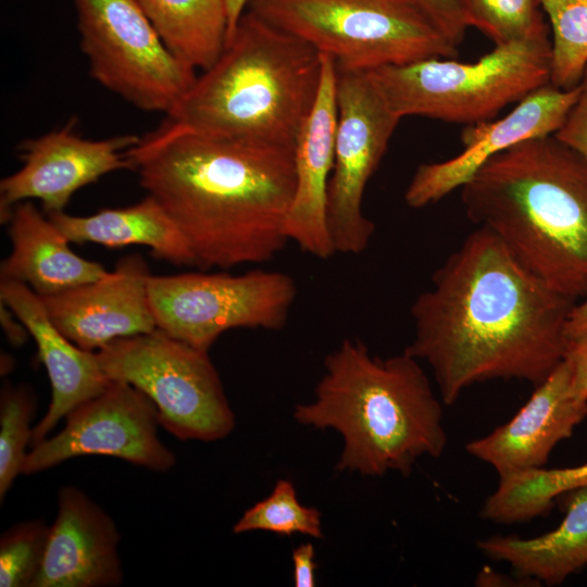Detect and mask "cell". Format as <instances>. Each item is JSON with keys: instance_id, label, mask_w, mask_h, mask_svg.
I'll return each instance as SVG.
<instances>
[{"instance_id": "27", "label": "cell", "mask_w": 587, "mask_h": 587, "mask_svg": "<svg viewBox=\"0 0 587 587\" xmlns=\"http://www.w3.org/2000/svg\"><path fill=\"white\" fill-rule=\"evenodd\" d=\"M34 392L24 385L4 384L0 392V501L5 498L30 446V421L36 412Z\"/></svg>"}, {"instance_id": "19", "label": "cell", "mask_w": 587, "mask_h": 587, "mask_svg": "<svg viewBox=\"0 0 587 587\" xmlns=\"http://www.w3.org/2000/svg\"><path fill=\"white\" fill-rule=\"evenodd\" d=\"M0 301L15 313L34 338L51 383V402L33 427V447L47 438L70 411L101 394L111 379L97 353L79 348L65 337L49 317L41 297L27 285L1 279Z\"/></svg>"}, {"instance_id": "2", "label": "cell", "mask_w": 587, "mask_h": 587, "mask_svg": "<svg viewBox=\"0 0 587 587\" xmlns=\"http://www.w3.org/2000/svg\"><path fill=\"white\" fill-rule=\"evenodd\" d=\"M127 157L199 268L265 263L289 241L295 148L211 137L165 121Z\"/></svg>"}, {"instance_id": "8", "label": "cell", "mask_w": 587, "mask_h": 587, "mask_svg": "<svg viewBox=\"0 0 587 587\" xmlns=\"http://www.w3.org/2000/svg\"><path fill=\"white\" fill-rule=\"evenodd\" d=\"M96 353L111 380L133 385L154 403L160 426L176 438L209 442L233 432L235 415L207 351L157 328Z\"/></svg>"}, {"instance_id": "13", "label": "cell", "mask_w": 587, "mask_h": 587, "mask_svg": "<svg viewBox=\"0 0 587 587\" xmlns=\"http://www.w3.org/2000/svg\"><path fill=\"white\" fill-rule=\"evenodd\" d=\"M139 139L135 135L85 139L68 124L23 141L22 167L0 182L1 223L8 224L14 205L22 201L40 200L46 214L62 212L80 188L108 173L133 171L127 150Z\"/></svg>"}, {"instance_id": "25", "label": "cell", "mask_w": 587, "mask_h": 587, "mask_svg": "<svg viewBox=\"0 0 587 587\" xmlns=\"http://www.w3.org/2000/svg\"><path fill=\"white\" fill-rule=\"evenodd\" d=\"M551 32L550 84L560 89L580 85L587 70V0H539Z\"/></svg>"}, {"instance_id": "35", "label": "cell", "mask_w": 587, "mask_h": 587, "mask_svg": "<svg viewBox=\"0 0 587 587\" xmlns=\"http://www.w3.org/2000/svg\"><path fill=\"white\" fill-rule=\"evenodd\" d=\"M584 300L573 305L566 321V337L587 329V296Z\"/></svg>"}, {"instance_id": "12", "label": "cell", "mask_w": 587, "mask_h": 587, "mask_svg": "<svg viewBox=\"0 0 587 587\" xmlns=\"http://www.w3.org/2000/svg\"><path fill=\"white\" fill-rule=\"evenodd\" d=\"M65 426L32 447L23 475H32L72 458L108 455L154 472L170 471L174 453L158 437L159 414L139 389L111 380L98 396L70 411Z\"/></svg>"}, {"instance_id": "37", "label": "cell", "mask_w": 587, "mask_h": 587, "mask_svg": "<svg viewBox=\"0 0 587 587\" xmlns=\"http://www.w3.org/2000/svg\"><path fill=\"white\" fill-rule=\"evenodd\" d=\"M8 366H13V359L8 354L1 355V369L4 367V370L1 371V374H7L9 372Z\"/></svg>"}, {"instance_id": "4", "label": "cell", "mask_w": 587, "mask_h": 587, "mask_svg": "<svg viewBox=\"0 0 587 587\" xmlns=\"http://www.w3.org/2000/svg\"><path fill=\"white\" fill-rule=\"evenodd\" d=\"M324 367L313 401L298 404L294 416L341 435L338 471L408 476L419 458L444 453L442 407L416 358L403 350L380 359L361 340L344 339Z\"/></svg>"}, {"instance_id": "9", "label": "cell", "mask_w": 587, "mask_h": 587, "mask_svg": "<svg viewBox=\"0 0 587 587\" xmlns=\"http://www.w3.org/2000/svg\"><path fill=\"white\" fill-rule=\"evenodd\" d=\"M91 77L137 109L167 114L196 70L163 42L138 0H72Z\"/></svg>"}, {"instance_id": "10", "label": "cell", "mask_w": 587, "mask_h": 587, "mask_svg": "<svg viewBox=\"0 0 587 587\" xmlns=\"http://www.w3.org/2000/svg\"><path fill=\"white\" fill-rule=\"evenodd\" d=\"M148 296L157 328L208 352L229 329H282L297 286L290 275L277 271L182 273L151 275Z\"/></svg>"}, {"instance_id": "16", "label": "cell", "mask_w": 587, "mask_h": 587, "mask_svg": "<svg viewBox=\"0 0 587 587\" xmlns=\"http://www.w3.org/2000/svg\"><path fill=\"white\" fill-rule=\"evenodd\" d=\"M45 560L33 587H117L124 572L114 520L82 489L58 490Z\"/></svg>"}, {"instance_id": "11", "label": "cell", "mask_w": 587, "mask_h": 587, "mask_svg": "<svg viewBox=\"0 0 587 587\" xmlns=\"http://www.w3.org/2000/svg\"><path fill=\"white\" fill-rule=\"evenodd\" d=\"M336 101L327 224L336 253L359 254L375 232L362 210L364 191L401 117L390 109L367 71L336 66Z\"/></svg>"}, {"instance_id": "30", "label": "cell", "mask_w": 587, "mask_h": 587, "mask_svg": "<svg viewBox=\"0 0 587 587\" xmlns=\"http://www.w3.org/2000/svg\"><path fill=\"white\" fill-rule=\"evenodd\" d=\"M454 45L462 41L470 27L463 0H409Z\"/></svg>"}, {"instance_id": "7", "label": "cell", "mask_w": 587, "mask_h": 587, "mask_svg": "<svg viewBox=\"0 0 587 587\" xmlns=\"http://www.w3.org/2000/svg\"><path fill=\"white\" fill-rule=\"evenodd\" d=\"M248 9L340 68L371 71L458 53L409 0H251Z\"/></svg>"}, {"instance_id": "14", "label": "cell", "mask_w": 587, "mask_h": 587, "mask_svg": "<svg viewBox=\"0 0 587 587\" xmlns=\"http://www.w3.org/2000/svg\"><path fill=\"white\" fill-rule=\"evenodd\" d=\"M580 85L560 89L551 84L538 88L504 117L467 125L464 149L455 157L421 164L404 193L407 204L421 209L462 188L491 158L532 138L554 135L578 100Z\"/></svg>"}, {"instance_id": "31", "label": "cell", "mask_w": 587, "mask_h": 587, "mask_svg": "<svg viewBox=\"0 0 587 587\" xmlns=\"http://www.w3.org/2000/svg\"><path fill=\"white\" fill-rule=\"evenodd\" d=\"M554 135L587 158V70L580 83L578 100Z\"/></svg>"}, {"instance_id": "15", "label": "cell", "mask_w": 587, "mask_h": 587, "mask_svg": "<svg viewBox=\"0 0 587 587\" xmlns=\"http://www.w3.org/2000/svg\"><path fill=\"white\" fill-rule=\"evenodd\" d=\"M150 276L146 260L130 254L104 277L41 299L65 337L96 352L115 339L157 329L148 296Z\"/></svg>"}, {"instance_id": "26", "label": "cell", "mask_w": 587, "mask_h": 587, "mask_svg": "<svg viewBox=\"0 0 587 587\" xmlns=\"http://www.w3.org/2000/svg\"><path fill=\"white\" fill-rule=\"evenodd\" d=\"M253 530L323 538L320 511L301 504L294 484L286 479L277 480L270 496L246 510L233 527L235 534Z\"/></svg>"}, {"instance_id": "17", "label": "cell", "mask_w": 587, "mask_h": 587, "mask_svg": "<svg viewBox=\"0 0 587 587\" xmlns=\"http://www.w3.org/2000/svg\"><path fill=\"white\" fill-rule=\"evenodd\" d=\"M586 416L587 400L574 392L571 369L563 359L509 422L467 442L465 450L499 475L542 467L554 447L570 438Z\"/></svg>"}, {"instance_id": "1", "label": "cell", "mask_w": 587, "mask_h": 587, "mask_svg": "<svg viewBox=\"0 0 587 587\" xmlns=\"http://www.w3.org/2000/svg\"><path fill=\"white\" fill-rule=\"evenodd\" d=\"M574 304L477 227L412 303L414 336L404 350L430 366L447 405L491 379L537 386L564 359Z\"/></svg>"}, {"instance_id": "18", "label": "cell", "mask_w": 587, "mask_h": 587, "mask_svg": "<svg viewBox=\"0 0 587 587\" xmlns=\"http://www.w3.org/2000/svg\"><path fill=\"white\" fill-rule=\"evenodd\" d=\"M315 103L295 145L296 187L286 234L302 251L322 259L335 252L327 224L328 185L337 127L336 64L325 54Z\"/></svg>"}, {"instance_id": "24", "label": "cell", "mask_w": 587, "mask_h": 587, "mask_svg": "<svg viewBox=\"0 0 587 587\" xmlns=\"http://www.w3.org/2000/svg\"><path fill=\"white\" fill-rule=\"evenodd\" d=\"M585 466L533 467L499 475L497 489L479 515L497 524H515L546 514L558 496L580 487Z\"/></svg>"}, {"instance_id": "5", "label": "cell", "mask_w": 587, "mask_h": 587, "mask_svg": "<svg viewBox=\"0 0 587 587\" xmlns=\"http://www.w3.org/2000/svg\"><path fill=\"white\" fill-rule=\"evenodd\" d=\"M322 70L316 49L247 9L166 121L211 137L295 148Z\"/></svg>"}, {"instance_id": "22", "label": "cell", "mask_w": 587, "mask_h": 587, "mask_svg": "<svg viewBox=\"0 0 587 587\" xmlns=\"http://www.w3.org/2000/svg\"><path fill=\"white\" fill-rule=\"evenodd\" d=\"M566 495L565 516L553 530L534 538L491 536L476 542L478 550L509 563L521 578L550 586L563 583L587 565V485Z\"/></svg>"}, {"instance_id": "34", "label": "cell", "mask_w": 587, "mask_h": 587, "mask_svg": "<svg viewBox=\"0 0 587 587\" xmlns=\"http://www.w3.org/2000/svg\"><path fill=\"white\" fill-rule=\"evenodd\" d=\"M0 323L7 339L14 347L23 346L29 332L15 313L0 301Z\"/></svg>"}, {"instance_id": "28", "label": "cell", "mask_w": 587, "mask_h": 587, "mask_svg": "<svg viewBox=\"0 0 587 587\" xmlns=\"http://www.w3.org/2000/svg\"><path fill=\"white\" fill-rule=\"evenodd\" d=\"M470 26L496 46L548 35L539 0H463Z\"/></svg>"}, {"instance_id": "3", "label": "cell", "mask_w": 587, "mask_h": 587, "mask_svg": "<svg viewBox=\"0 0 587 587\" xmlns=\"http://www.w3.org/2000/svg\"><path fill=\"white\" fill-rule=\"evenodd\" d=\"M461 189L467 218L526 270L575 302L587 296V158L555 135L532 138Z\"/></svg>"}, {"instance_id": "38", "label": "cell", "mask_w": 587, "mask_h": 587, "mask_svg": "<svg viewBox=\"0 0 587 587\" xmlns=\"http://www.w3.org/2000/svg\"><path fill=\"white\" fill-rule=\"evenodd\" d=\"M585 464L587 466V462ZM586 485H587V471H586V474H585V476L583 477V480H582V486H586Z\"/></svg>"}, {"instance_id": "6", "label": "cell", "mask_w": 587, "mask_h": 587, "mask_svg": "<svg viewBox=\"0 0 587 587\" xmlns=\"http://www.w3.org/2000/svg\"><path fill=\"white\" fill-rule=\"evenodd\" d=\"M367 72L401 118L471 125L550 84L551 40L547 35L496 46L473 63L430 58Z\"/></svg>"}, {"instance_id": "36", "label": "cell", "mask_w": 587, "mask_h": 587, "mask_svg": "<svg viewBox=\"0 0 587 587\" xmlns=\"http://www.w3.org/2000/svg\"><path fill=\"white\" fill-rule=\"evenodd\" d=\"M228 13V37L235 29L237 23L239 22L242 14L248 9V5L251 0H225ZM227 37V39H228Z\"/></svg>"}, {"instance_id": "20", "label": "cell", "mask_w": 587, "mask_h": 587, "mask_svg": "<svg viewBox=\"0 0 587 587\" xmlns=\"http://www.w3.org/2000/svg\"><path fill=\"white\" fill-rule=\"evenodd\" d=\"M9 224L10 255L0 278L27 285L48 297L104 277L103 265L76 254L68 239L30 201L14 205Z\"/></svg>"}, {"instance_id": "33", "label": "cell", "mask_w": 587, "mask_h": 587, "mask_svg": "<svg viewBox=\"0 0 587 587\" xmlns=\"http://www.w3.org/2000/svg\"><path fill=\"white\" fill-rule=\"evenodd\" d=\"M315 552L311 542L302 544L292 552L294 583L297 587H313L315 585L314 572L316 562Z\"/></svg>"}, {"instance_id": "32", "label": "cell", "mask_w": 587, "mask_h": 587, "mask_svg": "<svg viewBox=\"0 0 587 587\" xmlns=\"http://www.w3.org/2000/svg\"><path fill=\"white\" fill-rule=\"evenodd\" d=\"M564 360L571 369L574 392L587 400V329L566 337Z\"/></svg>"}, {"instance_id": "29", "label": "cell", "mask_w": 587, "mask_h": 587, "mask_svg": "<svg viewBox=\"0 0 587 587\" xmlns=\"http://www.w3.org/2000/svg\"><path fill=\"white\" fill-rule=\"evenodd\" d=\"M50 525L42 519L18 522L0 537V586L33 587L47 550Z\"/></svg>"}, {"instance_id": "23", "label": "cell", "mask_w": 587, "mask_h": 587, "mask_svg": "<svg viewBox=\"0 0 587 587\" xmlns=\"http://www.w3.org/2000/svg\"><path fill=\"white\" fill-rule=\"evenodd\" d=\"M165 46L195 70L209 68L228 37L225 0H138Z\"/></svg>"}, {"instance_id": "21", "label": "cell", "mask_w": 587, "mask_h": 587, "mask_svg": "<svg viewBox=\"0 0 587 587\" xmlns=\"http://www.w3.org/2000/svg\"><path fill=\"white\" fill-rule=\"evenodd\" d=\"M47 216L70 242H92L111 248L141 245L150 248L155 259L196 266L184 234L150 195L133 205L105 209L88 216L70 215L64 211Z\"/></svg>"}]
</instances>
